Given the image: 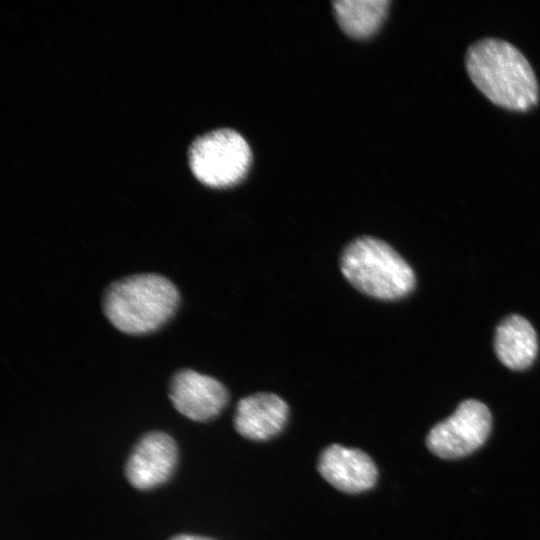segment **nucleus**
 <instances>
[{
	"label": "nucleus",
	"instance_id": "obj_6",
	"mask_svg": "<svg viewBox=\"0 0 540 540\" xmlns=\"http://www.w3.org/2000/svg\"><path fill=\"white\" fill-rule=\"evenodd\" d=\"M169 398L174 408L185 417L208 421L226 407L229 394L217 379L194 371L181 369L170 380Z\"/></svg>",
	"mask_w": 540,
	"mask_h": 540
},
{
	"label": "nucleus",
	"instance_id": "obj_4",
	"mask_svg": "<svg viewBox=\"0 0 540 540\" xmlns=\"http://www.w3.org/2000/svg\"><path fill=\"white\" fill-rule=\"evenodd\" d=\"M251 149L238 132L222 128L193 141L188 162L195 178L211 188H226L240 182L251 164Z\"/></svg>",
	"mask_w": 540,
	"mask_h": 540
},
{
	"label": "nucleus",
	"instance_id": "obj_9",
	"mask_svg": "<svg viewBox=\"0 0 540 540\" xmlns=\"http://www.w3.org/2000/svg\"><path fill=\"white\" fill-rule=\"evenodd\" d=\"M288 415L289 407L281 397L273 393H255L238 401L233 423L242 437L266 441L283 430Z\"/></svg>",
	"mask_w": 540,
	"mask_h": 540
},
{
	"label": "nucleus",
	"instance_id": "obj_12",
	"mask_svg": "<svg viewBox=\"0 0 540 540\" xmlns=\"http://www.w3.org/2000/svg\"><path fill=\"white\" fill-rule=\"evenodd\" d=\"M170 540H214V539L202 537V536H196V535L183 534V535H177Z\"/></svg>",
	"mask_w": 540,
	"mask_h": 540
},
{
	"label": "nucleus",
	"instance_id": "obj_5",
	"mask_svg": "<svg viewBox=\"0 0 540 540\" xmlns=\"http://www.w3.org/2000/svg\"><path fill=\"white\" fill-rule=\"evenodd\" d=\"M491 427L492 415L488 407L478 400L467 399L453 414L431 428L426 446L441 459L463 458L486 442Z\"/></svg>",
	"mask_w": 540,
	"mask_h": 540
},
{
	"label": "nucleus",
	"instance_id": "obj_1",
	"mask_svg": "<svg viewBox=\"0 0 540 540\" xmlns=\"http://www.w3.org/2000/svg\"><path fill=\"white\" fill-rule=\"evenodd\" d=\"M467 72L474 85L494 104L526 111L538 101L532 67L512 44L494 38L474 43L466 54Z\"/></svg>",
	"mask_w": 540,
	"mask_h": 540
},
{
	"label": "nucleus",
	"instance_id": "obj_2",
	"mask_svg": "<svg viewBox=\"0 0 540 540\" xmlns=\"http://www.w3.org/2000/svg\"><path fill=\"white\" fill-rule=\"evenodd\" d=\"M180 293L174 283L156 273H141L112 282L102 307L108 321L129 335L154 332L175 314Z\"/></svg>",
	"mask_w": 540,
	"mask_h": 540
},
{
	"label": "nucleus",
	"instance_id": "obj_3",
	"mask_svg": "<svg viewBox=\"0 0 540 540\" xmlns=\"http://www.w3.org/2000/svg\"><path fill=\"white\" fill-rule=\"evenodd\" d=\"M340 269L361 293L391 301L408 295L415 286L410 265L386 242L363 236L343 250Z\"/></svg>",
	"mask_w": 540,
	"mask_h": 540
},
{
	"label": "nucleus",
	"instance_id": "obj_10",
	"mask_svg": "<svg viewBox=\"0 0 540 540\" xmlns=\"http://www.w3.org/2000/svg\"><path fill=\"white\" fill-rule=\"evenodd\" d=\"M494 347L496 356L506 367L527 368L537 355L536 332L524 317L510 315L497 326Z\"/></svg>",
	"mask_w": 540,
	"mask_h": 540
},
{
	"label": "nucleus",
	"instance_id": "obj_11",
	"mask_svg": "<svg viewBox=\"0 0 540 540\" xmlns=\"http://www.w3.org/2000/svg\"><path fill=\"white\" fill-rule=\"evenodd\" d=\"M388 0H340L333 2L337 21L350 36L365 38L382 24L389 7Z\"/></svg>",
	"mask_w": 540,
	"mask_h": 540
},
{
	"label": "nucleus",
	"instance_id": "obj_8",
	"mask_svg": "<svg viewBox=\"0 0 540 540\" xmlns=\"http://www.w3.org/2000/svg\"><path fill=\"white\" fill-rule=\"evenodd\" d=\"M317 468L330 485L348 494L371 489L378 476L377 467L368 454L340 444H331L321 452Z\"/></svg>",
	"mask_w": 540,
	"mask_h": 540
},
{
	"label": "nucleus",
	"instance_id": "obj_7",
	"mask_svg": "<svg viewBox=\"0 0 540 540\" xmlns=\"http://www.w3.org/2000/svg\"><path fill=\"white\" fill-rule=\"evenodd\" d=\"M177 455L176 443L168 434L154 431L144 435L127 461L128 481L140 490L161 485L172 474Z\"/></svg>",
	"mask_w": 540,
	"mask_h": 540
}]
</instances>
